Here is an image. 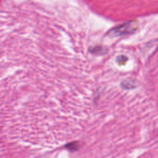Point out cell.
Masks as SVG:
<instances>
[{"instance_id":"6da1fadb","label":"cell","mask_w":158,"mask_h":158,"mask_svg":"<svg viewBox=\"0 0 158 158\" xmlns=\"http://www.w3.org/2000/svg\"><path fill=\"white\" fill-rule=\"evenodd\" d=\"M137 28H138V23L136 21H129L127 23H124L122 25L115 27L108 33L111 34L112 36L128 35V34H131V33L135 32Z\"/></svg>"},{"instance_id":"7a4b0ae2","label":"cell","mask_w":158,"mask_h":158,"mask_svg":"<svg viewBox=\"0 0 158 158\" xmlns=\"http://www.w3.org/2000/svg\"><path fill=\"white\" fill-rule=\"evenodd\" d=\"M137 86H138V82L133 80H125L121 82V87L123 89H127V90L134 89Z\"/></svg>"},{"instance_id":"3957f363","label":"cell","mask_w":158,"mask_h":158,"mask_svg":"<svg viewBox=\"0 0 158 158\" xmlns=\"http://www.w3.org/2000/svg\"><path fill=\"white\" fill-rule=\"evenodd\" d=\"M66 148H68L69 151H77V150H79V148H80V144H79V143H77V142H75V143H69L68 145H66Z\"/></svg>"},{"instance_id":"277c9868","label":"cell","mask_w":158,"mask_h":158,"mask_svg":"<svg viewBox=\"0 0 158 158\" xmlns=\"http://www.w3.org/2000/svg\"><path fill=\"white\" fill-rule=\"evenodd\" d=\"M127 61H128V57L125 56H118V59H117V62H118V64H119V65H124V64H126Z\"/></svg>"}]
</instances>
